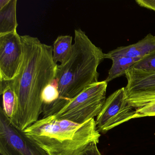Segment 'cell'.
Wrapping results in <instances>:
<instances>
[{
    "mask_svg": "<svg viewBox=\"0 0 155 155\" xmlns=\"http://www.w3.org/2000/svg\"><path fill=\"white\" fill-rule=\"evenodd\" d=\"M21 38L23 55L20 70L13 80L7 82L17 97L16 111L10 119L24 131L42 114V92L56 78L58 65L53 60V47L29 35Z\"/></svg>",
    "mask_w": 155,
    "mask_h": 155,
    "instance_id": "6da1fadb",
    "label": "cell"
},
{
    "mask_svg": "<svg viewBox=\"0 0 155 155\" xmlns=\"http://www.w3.org/2000/svg\"><path fill=\"white\" fill-rule=\"evenodd\" d=\"M104 54L85 31L81 29L75 30L71 56L57 68L55 79L59 97L48 117L56 114L87 88L99 82L97 68L105 59Z\"/></svg>",
    "mask_w": 155,
    "mask_h": 155,
    "instance_id": "7a4b0ae2",
    "label": "cell"
},
{
    "mask_svg": "<svg viewBox=\"0 0 155 155\" xmlns=\"http://www.w3.org/2000/svg\"><path fill=\"white\" fill-rule=\"evenodd\" d=\"M23 132L49 155H80L91 143L98 144L101 136L94 118L78 124L53 115L38 120Z\"/></svg>",
    "mask_w": 155,
    "mask_h": 155,
    "instance_id": "3957f363",
    "label": "cell"
},
{
    "mask_svg": "<svg viewBox=\"0 0 155 155\" xmlns=\"http://www.w3.org/2000/svg\"><path fill=\"white\" fill-rule=\"evenodd\" d=\"M107 84L105 80L90 86L53 116L78 124L94 118L105 103Z\"/></svg>",
    "mask_w": 155,
    "mask_h": 155,
    "instance_id": "277c9868",
    "label": "cell"
},
{
    "mask_svg": "<svg viewBox=\"0 0 155 155\" xmlns=\"http://www.w3.org/2000/svg\"><path fill=\"white\" fill-rule=\"evenodd\" d=\"M0 153L2 155H49L0 109Z\"/></svg>",
    "mask_w": 155,
    "mask_h": 155,
    "instance_id": "5b68a950",
    "label": "cell"
},
{
    "mask_svg": "<svg viewBox=\"0 0 155 155\" xmlns=\"http://www.w3.org/2000/svg\"><path fill=\"white\" fill-rule=\"evenodd\" d=\"M126 98L125 87L113 92L106 99L96 120L97 130L105 133L115 127L135 118L134 110Z\"/></svg>",
    "mask_w": 155,
    "mask_h": 155,
    "instance_id": "8992f818",
    "label": "cell"
},
{
    "mask_svg": "<svg viewBox=\"0 0 155 155\" xmlns=\"http://www.w3.org/2000/svg\"><path fill=\"white\" fill-rule=\"evenodd\" d=\"M125 76L127 80L126 98L132 107L137 109L155 101V71L130 68Z\"/></svg>",
    "mask_w": 155,
    "mask_h": 155,
    "instance_id": "52a82bcc",
    "label": "cell"
},
{
    "mask_svg": "<svg viewBox=\"0 0 155 155\" xmlns=\"http://www.w3.org/2000/svg\"><path fill=\"white\" fill-rule=\"evenodd\" d=\"M23 55L21 36L17 31L0 36V81H12L16 78Z\"/></svg>",
    "mask_w": 155,
    "mask_h": 155,
    "instance_id": "ba28073f",
    "label": "cell"
},
{
    "mask_svg": "<svg viewBox=\"0 0 155 155\" xmlns=\"http://www.w3.org/2000/svg\"><path fill=\"white\" fill-rule=\"evenodd\" d=\"M155 49V36L151 33L135 44L118 47L104 54V58L109 59L119 57L142 59Z\"/></svg>",
    "mask_w": 155,
    "mask_h": 155,
    "instance_id": "9c48e42d",
    "label": "cell"
},
{
    "mask_svg": "<svg viewBox=\"0 0 155 155\" xmlns=\"http://www.w3.org/2000/svg\"><path fill=\"white\" fill-rule=\"evenodd\" d=\"M17 0H10L0 9V36L17 31Z\"/></svg>",
    "mask_w": 155,
    "mask_h": 155,
    "instance_id": "30bf717a",
    "label": "cell"
},
{
    "mask_svg": "<svg viewBox=\"0 0 155 155\" xmlns=\"http://www.w3.org/2000/svg\"><path fill=\"white\" fill-rule=\"evenodd\" d=\"M72 37L65 35L58 37L53 44V58L55 63L63 64L71 56L72 52Z\"/></svg>",
    "mask_w": 155,
    "mask_h": 155,
    "instance_id": "8fae6325",
    "label": "cell"
},
{
    "mask_svg": "<svg viewBox=\"0 0 155 155\" xmlns=\"http://www.w3.org/2000/svg\"><path fill=\"white\" fill-rule=\"evenodd\" d=\"M140 60L138 58H131L126 57L112 58L111 59L112 66L109 71L108 75L105 81L108 83L114 79L125 75L126 71Z\"/></svg>",
    "mask_w": 155,
    "mask_h": 155,
    "instance_id": "7c38bea8",
    "label": "cell"
},
{
    "mask_svg": "<svg viewBox=\"0 0 155 155\" xmlns=\"http://www.w3.org/2000/svg\"><path fill=\"white\" fill-rule=\"evenodd\" d=\"M1 81L0 94L2 95V109L7 116L11 118L16 111L17 97L12 87L7 81Z\"/></svg>",
    "mask_w": 155,
    "mask_h": 155,
    "instance_id": "4fadbf2b",
    "label": "cell"
},
{
    "mask_svg": "<svg viewBox=\"0 0 155 155\" xmlns=\"http://www.w3.org/2000/svg\"><path fill=\"white\" fill-rule=\"evenodd\" d=\"M131 68L146 71H155V49L143 57Z\"/></svg>",
    "mask_w": 155,
    "mask_h": 155,
    "instance_id": "5bb4252c",
    "label": "cell"
},
{
    "mask_svg": "<svg viewBox=\"0 0 155 155\" xmlns=\"http://www.w3.org/2000/svg\"><path fill=\"white\" fill-rule=\"evenodd\" d=\"M135 118L155 116V101L148 103L143 107L136 109Z\"/></svg>",
    "mask_w": 155,
    "mask_h": 155,
    "instance_id": "9a60e30c",
    "label": "cell"
},
{
    "mask_svg": "<svg viewBox=\"0 0 155 155\" xmlns=\"http://www.w3.org/2000/svg\"><path fill=\"white\" fill-rule=\"evenodd\" d=\"M97 144L94 142L91 143L80 155H101L98 149Z\"/></svg>",
    "mask_w": 155,
    "mask_h": 155,
    "instance_id": "2e32d148",
    "label": "cell"
},
{
    "mask_svg": "<svg viewBox=\"0 0 155 155\" xmlns=\"http://www.w3.org/2000/svg\"><path fill=\"white\" fill-rule=\"evenodd\" d=\"M136 2L140 7L155 12V0H137Z\"/></svg>",
    "mask_w": 155,
    "mask_h": 155,
    "instance_id": "e0dca14e",
    "label": "cell"
},
{
    "mask_svg": "<svg viewBox=\"0 0 155 155\" xmlns=\"http://www.w3.org/2000/svg\"><path fill=\"white\" fill-rule=\"evenodd\" d=\"M10 1V0H0V9L7 6Z\"/></svg>",
    "mask_w": 155,
    "mask_h": 155,
    "instance_id": "ac0fdd59",
    "label": "cell"
}]
</instances>
